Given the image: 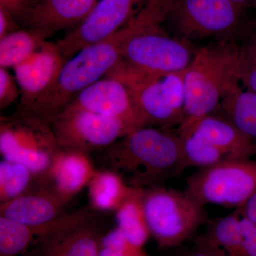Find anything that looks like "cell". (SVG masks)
Masks as SVG:
<instances>
[{
  "instance_id": "cell-1",
  "label": "cell",
  "mask_w": 256,
  "mask_h": 256,
  "mask_svg": "<svg viewBox=\"0 0 256 256\" xmlns=\"http://www.w3.org/2000/svg\"><path fill=\"white\" fill-rule=\"evenodd\" d=\"M100 153L105 170L142 190L162 186L188 168L176 131L150 126L134 130Z\"/></svg>"
},
{
  "instance_id": "cell-2",
  "label": "cell",
  "mask_w": 256,
  "mask_h": 256,
  "mask_svg": "<svg viewBox=\"0 0 256 256\" xmlns=\"http://www.w3.org/2000/svg\"><path fill=\"white\" fill-rule=\"evenodd\" d=\"M129 28L122 30L104 41L82 48L64 64L50 90L31 105L18 109L16 116L50 124L77 94L107 76L122 62V52Z\"/></svg>"
},
{
  "instance_id": "cell-3",
  "label": "cell",
  "mask_w": 256,
  "mask_h": 256,
  "mask_svg": "<svg viewBox=\"0 0 256 256\" xmlns=\"http://www.w3.org/2000/svg\"><path fill=\"white\" fill-rule=\"evenodd\" d=\"M170 2L150 0L128 24L122 60L130 68L146 74H178L192 64L196 50L163 28Z\"/></svg>"
},
{
  "instance_id": "cell-4",
  "label": "cell",
  "mask_w": 256,
  "mask_h": 256,
  "mask_svg": "<svg viewBox=\"0 0 256 256\" xmlns=\"http://www.w3.org/2000/svg\"><path fill=\"white\" fill-rule=\"evenodd\" d=\"M240 50L234 40H218L196 50L192 64L183 72L184 118L176 130L190 127L218 109L224 96L239 82Z\"/></svg>"
},
{
  "instance_id": "cell-5",
  "label": "cell",
  "mask_w": 256,
  "mask_h": 256,
  "mask_svg": "<svg viewBox=\"0 0 256 256\" xmlns=\"http://www.w3.org/2000/svg\"><path fill=\"white\" fill-rule=\"evenodd\" d=\"M107 76L118 79L127 86L144 126L173 131L182 124L185 112L183 72L142 73L122 62Z\"/></svg>"
},
{
  "instance_id": "cell-6",
  "label": "cell",
  "mask_w": 256,
  "mask_h": 256,
  "mask_svg": "<svg viewBox=\"0 0 256 256\" xmlns=\"http://www.w3.org/2000/svg\"><path fill=\"white\" fill-rule=\"evenodd\" d=\"M143 208L152 236L162 249L180 246L208 223L205 206L186 191L162 186L144 190Z\"/></svg>"
},
{
  "instance_id": "cell-7",
  "label": "cell",
  "mask_w": 256,
  "mask_h": 256,
  "mask_svg": "<svg viewBox=\"0 0 256 256\" xmlns=\"http://www.w3.org/2000/svg\"><path fill=\"white\" fill-rule=\"evenodd\" d=\"M175 131L181 138L188 168H210L256 154V143L222 116L210 114Z\"/></svg>"
},
{
  "instance_id": "cell-8",
  "label": "cell",
  "mask_w": 256,
  "mask_h": 256,
  "mask_svg": "<svg viewBox=\"0 0 256 256\" xmlns=\"http://www.w3.org/2000/svg\"><path fill=\"white\" fill-rule=\"evenodd\" d=\"M108 222L107 212L92 206L66 212L38 233L28 256H99Z\"/></svg>"
},
{
  "instance_id": "cell-9",
  "label": "cell",
  "mask_w": 256,
  "mask_h": 256,
  "mask_svg": "<svg viewBox=\"0 0 256 256\" xmlns=\"http://www.w3.org/2000/svg\"><path fill=\"white\" fill-rule=\"evenodd\" d=\"M244 10L230 0H170L166 21L190 43L208 38L234 40L242 28Z\"/></svg>"
},
{
  "instance_id": "cell-10",
  "label": "cell",
  "mask_w": 256,
  "mask_h": 256,
  "mask_svg": "<svg viewBox=\"0 0 256 256\" xmlns=\"http://www.w3.org/2000/svg\"><path fill=\"white\" fill-rule=\"evenodd\" d=\"M186 193L203 206L240 208L256 193V162H224L201 168L186 180Z\"/></svg>"
},
{
  "instance_id": "cell-11",
  "label": "cell",
  "mask_w": 256,
  "mask_h": 256,
  "mask_svg": "<svg viewBox=\"0 0 256 256\" xmlns=\"http://www.w3.org/2000/svg\"><path fill=\"white\" fill-rule=\"evenodd\" d=\"M0 130L4 160L24 165L35 176L44 174L62 150L50 124L14 114L2 120Z\"/></svg>"
},
{
  "instance_id": "cell-12",
  "label": "cell",
  "mask_w": 256,
  "mask_h": 256,
  "mask_svg": "<svg viewBox=\"0 0 256 256\" xmlns=\"http://www.w3.org/2000/svg\"><path fill=\"white\" fill-rule=\"evenodd\" d=\"M50 127L62 150L88 156L104 150L134 130L120 120L84 110H64Z\"/></svg>"
},
{
  "instance_id": "cell-13",
  "label": "cell",
  "mask_w": 256,
  "mask_h": 256,
  "mask_svg": "<svg viewBox=\"0 0 256 256\" xmlns=\"http://www.w3.org/2000/svg\"><path fill=\"white\" fill-rule=\"evenodd\" d=\"M150 0H100L90 14L57 42L66 60L80 50L112 36L126 26Z\"/></svg>"
},
{
  "instance_id": "cell-14",
  "label": "cell",
  "mask_w": 256,
  "mask_h": 256,
  "mask_svg": "<svg viewBox=\"0 0 256 256\" xmlns=\"http://www.w3.org/2000/svg\"><path fill=\"white\" fill-rule=\"evenodd\" d=\"M64 110H84L120 120L134 130L146 127L127 86L106 76L77 94Z\"/></svg>"
},
{
  "instance_id": "cell-15",
  "label": "cell",
  "mask_w": 256,
  "mask_h": 256,
  "mask_svg": "<svg viewBox=\"0 0 256 256\" xmlns=\"http://www.w3.org/2000/svg\"><path fill=\"white\" fill-rule=\"evenodd\" d=\"M44 184L35 178L24 193L0 204V216L32 227L37 234L66 213L68 204Z\"/></svg>"
},
{
  "instance_id": "cell-16",
  "label": "cell",
  "mask_w": 256,
  "mask_h": 256,
  "mask_svg": "<svg viewBox=\"0 0 256 256\" xmlns=\"http://www.w3.org/2000/svg\"><path fill=\"white\" fill-rule=\"evenodd\" d=\"M66 62L57 44L46 42L28 60L13 68L22 95L18 109L31 105L50 90Z\"/></svg>"
},
{
  "instance_id": "cell-17",
  "label": "cell",
  "mask_w": 256,
  "mask_h": 256,
  "mask_svg": "<svg viewBox=\"0 0 256 256\" xmlns=\"http://www.w3.org/2000/svg\"><path fill=\"white\" fill-rule=\"evenodd\" d=\"M98 0H33L20 22L26 28L55 34L80 24L90 14Z\"/></svg>"
},
{
  "instance_id": "cell-18",
  "label": "cell",
  "mask_w": 256,
  "mask_h": 256,
  "mask_svg": "<svg viewBox=\"0 0 256 256\" xmlns=\"http://www.w3.org/2000/svg\"><path fill=\"white\" fill-rule=\"evenodd\" d=\"M96 171L88 154L62 150L50 169L35 178L69 203L82 188L88 186Z\"/></svg>"
},
{
  "instance_id": "cell-19",
  "label": "cell",
  "mask_w": 256,
  "mask_h": 256,
  "mask_svg": "<svg viewBox=\"0 0 256 256\" xmlns=\"http://www.w3.org/2000/svg\"><path fill=\"white\" fill-rule=\"evenodd\" d=\"M88 188L92 206L104 212H116L142 190L132 188L117 173L106 170L96 171Z\"/></svg>"
},
{
  "instance_id": "cell-20",
  "label": "cell",
  "mask_w": 256,
  "mask_h": 256,
  "mask_svg": "<svg viewBox=\"0 0 256 256\" xmlns=\"http://www.w3.org/2000/svg\"><path fill=\"white\" fill-rule=\"evenodd\" d=\"M218 109L226 119L242 134L256 143V94L244 90L239 82L224 96Z\"/></svg>"
},
{
  "instance_id": "cell-21",
  "label": "cell",
  "mask_w": 256,
  "mask_h": 256,
  "mask_svg": "<svg viewBox=\"0 0 256 256\" xmlns=\"http://www.w3.org/2000/svg\"><path fill=\"white\" fill-rule=\"evenodd\" d=\"M38 28H25L10 34L0 40V67L14 68L31 56L54 35Z\"/></svg>"
},
{
  "instance_id": "cell-22",
  "label": "cell",
  "mask_w": 256,
  "mask_h": 256,
  "mask_svg": "<svg viewBox=\"0 0 256 256\" xmlns=\"http://www.w3.org/2000/svg\"><path fill=\"white\" fill-rule=\"evenodd\" d=\"M143 192L144 190L124 202L116 212L118 228L130 242L141 248L151 236L143 208Z\"/></svg>"
},
{
  "instance_id": "cell-23",
  "label": "cell",
  "mask_w": 256,
  "mask_h": 256,
  "mask_svg": "<svg viewBox=\"0 0 256 256\" xmlns=\"http://www.w3.org/2000/svg\"><path fill=\"white\" fill-rule=\"evenodd\" d=\"M206 232L227 256H244L242 216L236 210L232 214L208 220Z\"/></svg>"
},
{
  "instance_id": "cell-24",
  "label": "cell",
  "mask_w": 256,
  "mask_h": 256,
  "mask_svg": "<svg viewBox=\"0 0 256 256\" xmlns=\"http://www.w3.org/2000/svg\"><path fill=\"white\" fill-rule=\"evenodd\" d=\"M35 239L32 227L0 216V256L26 254Z\"/></svg>"
},
{
  "instance_id": "cell-25",
  "label": "cell",
  "mask_w": 256,
  "mask_h": 256,
  "mask_svg": "<svg viewBox=\"0 0 256 256\" xmlns=\"http://www.w3.org/2000/svg\"><path fill=\"white\" fill-rule=\"evenodd\" d=\"M35 175L24 165L8 160L0 163V203L11 201L31 186Z\"/></svg>"
},
{
  "instance_id": "cell-26",
  "label": "cell",
  "mask_w": 256,
  "mask_h": 256,
  "mask_svg": "<svg viewBox=\"0 0 256 256\" xmlns=\"http://www.w3.org/2000/svg\"><path fill=\"white\" fill-rule=\"evenodd\" d=\"M99 256H150L143 248L129 242L120 229L109 230L102 240Z\"/></svg>"
},
{
  "instance_id": "cell-27",
  "label": "cell",
  "mask_w": 256,
  "mask_h": 256,
  "mask_svg": "<svg viewBox=\"0 0 256 256\" xmlns=\"http://www.w3.org/2000/svg\"><path fill=\"white\" fill-rule=\"evenodd\" d=\"M236 76L248 90L256 94V50L252 42L240 48Z\"/></svg>"
},
{
  "instance_id": "cell-28",
  "label": "cell",
  "mask_w": 256,
  "mask_h": 256,
  "mask_svg": "<svg viewBox=\"0 0 256 256\" xmlns=\"http://www.w3.org/2000/svg\"><path fill=\"white\" fill-rule=\"evenodd\" d=\"M16 80L6 68H0V108L4 110L11 106L20 96Z\"/></svg>"
},
{
  "instance_id": "cell-29",
  "label": "cell",
  "mask_w": 256,
  "mask_h": 256,
  "mask_svg": "<svg viewBox=\"0 0 256 256\" xmlns=\"http://www.w3.org/2000/svg\"><path fill=\"white\" fill-rule=\"evenodd\" d=\"M242 225L244 235V256H256V226L242 216Z\"/></svg>"
},
{
  "instance_id": "cell-30",
  "label": "cell",
  "mask_w": 256,
  "mask_h": 256,
  "mask_svg": "<svg viewBox=\"0 0 256 256\" xmlns=\"http://www.w3.org/2000/svg\"><path fill=\"white\" fill-rule=\"evenodd\" d=\"M32 1L33 0H0V6L8 10L20 24Z\"/></svg>"
},
{
  "instance_id": "cell-31",
  "label": "cell",
  "mask_w": 256,
  "mask_h": 256,
  "mask_svg": "<svg viewBox=\"0 0 256 256\" xmlns=\"http://www.w3.org/2000/svg\"><path fill=\"white\" fill-rule=\"evenodd\" d=\"M20 24L8 10L0 6V40L20 30Z\"/></svg>"
},
{
  "instance_id": "cell-32",
  "label": "cell",
  "mask_w": 256,
  "mask_h": 256,
  "mask_svg": "<svg viewBox=\"0 0 256 256\" xmlns=\"http://www.w3.org/2000/svg\"><path fill=\"white\" fill-rule=\"evenodd\" d=\"M236 210L242 216L247 218L256 226V193L246 202L244 206Z\"/></svg>"
},
{
  "instance_id": "cell-33",
  "label": "cell",
  "mask_w": 256,
  "mask_h": 256,
  "mask_svg": "<svg viewBox=\"0 0 256 256\" xmlns=\"http://www.w3.org/2000/svg\"><path fill=\"white\" fill-rule=\"evenodd\" d=\"M238 6L244 8H254L256 9V0H230Z\"/></svg>"
},
{
  "instance_id": "cell-34",
  "label": "cell",
  "mask_w": 256,
  "mask_h": 256,
  "mask_svg": "<svg viewBox=\"0 0 256 256\" xmlns=\"http://www.w3.org/2000/svg\"><path fill=\"white\" fill-rule=\"evenodd\" d=\"M252 44L254 45V46L255 47L256 50V38L255 40H252Z\"/></svg>"
}]
</instances>
